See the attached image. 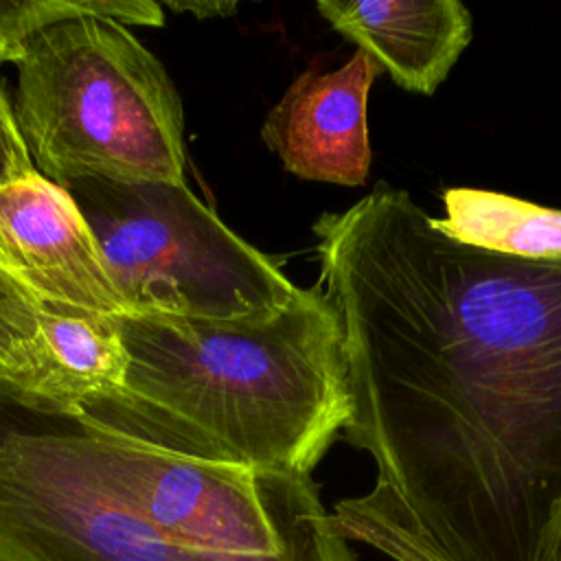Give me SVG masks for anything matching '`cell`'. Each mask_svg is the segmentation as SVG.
Masks as SVG:
<instances>
[{"label": "cell", "mask_w": 561, "mask_h": 561, "mask_svg": "<svg viewBox=\"0 0 561 561\" xmlns=\"http://www.w3.org/2000/svg\"><path fill=\"white\" fill-rule=\"evenodd\" d=\"M44 305L0 265V381L28 388L44 359Z\"/></svg>", "instance_id": "obj_12"}, {"label": "cell", "mask_w": 561, "mask_h": 561, "mask_svg": "<svg viewBox=\"0 0 561 561\" xmlns=\"http://www.w3.org/2000/svg\"><path fill=\"white\" fill-rule=\"evenodd\" d=\"M320 15L381 72L414 94H434L473 35L458 0H320Z\"/></svg>", "instance_id": "obj_8"}, {"label": "cell", "mask_w": 561, "mask_h": 561, "mask_svg": "<svg viewBox=\"0 0 561 561\" xmlns=\"http://www.w3.org/2000/svg\"><path fill=\"white\" fill-rule=\"evenodd\" d=\"M162 9H171L175 13H191L193 18L197 20H208V18H228L232 13H237L239 4L234 2H213V0H182V2H175V0H169L162 4Z\"/></svg>", "instance_id": "obj_14"}, {"label": "cell", "mask_w": 561, "mask_h": 561, "mask_svg": "<svg viewBox=\"0 0 561 561\" xmlns=\"http://www.w3.org/2000/svg\"><path fill=\"white\" fill-rule=\"evenodd\" d=\"M0 561H355L346 537L226 554L158 528L96 460L79 410L0 381Z\"/></svg>", "instance_id": "obj_4"}, {"label": "cell", "mask_w": 561, "mask_h": 561, "mask_svg": "<svg viewBox=\"0 0 561 561\" xmlns=\"http://www.w3.org/2000/svg\"><path fill=\"white\" fill-rule=\"evenodd\" d=\"M344 337V440L375 484L331 515L392 561H557L561 263L460 243L377 182L313 221Z\"/></svg>", "instance_id": "obj_1"}, {"label": "cell", "mask_w": 561, "mask_h": 561, "mask_svg": "<svg viewBox=\"0 0 561 561\" xmlns=\"http://www.w3.org/2000/svg\"><path fill=\"white\" fill-rule=\"evenodd\" d=\"M77 18L162 26L164 9L151 0H0V64H18L42 31Z\"/></svg>", "instance_id": "obj_11"}, {"label": "cell", "mask_w": 561, "mask_h": 561, "mask_svg": "<svg viewBox=\"0 0 561 561\" xmlns=\"http://www.w3.org/2000/svg\"><path fill=\"white\" fill-rule=\"evenodd\" d=\"M0 265L44 307L129 313L75 197L39 171L0 182Z\"/></svg>", "instance_id": "obj_6"}, {"label": "cell", "mask_w": 561, "mask_h": 561, "mask_svg": "<svg viewBox=\"0 0 561 561\" xmlns=\"http://www.w3.org/2000/svg\"><path fill=\"white\" fill-rule=\"evenodd\" d=\"M35 171L24 138L18 129L13 105L0 85V182Z\"/></svg>", "instance_id": "obj_13"}, {"label": "cell", "mask_w": 561, "mask_h": 561, "mask_svg": "<svg viewBox=\"0 0 561 561\" xmlns=\"http://www.w3.org/2000/svg\"><path fill=\"white\" fill-rule=\"evenodd\" d=\"M15 66L13 112L35 171L59 186L83 178L186 182L182 99L129 26L59 22Z\"/></svg>", "instance_id": "obj_3"}, {"label": "cell", "mask_w": 561, "mask_h": 561, "mask_svg": "<svg viewBox=\"0 0 561 561\" xmlns=\"http://www.w3.org/2000/svg\"><path fill=\"white\" fill-rule=\"evenodd\" d=\"M83 213L129 313L232 320L285 305L298 287L230 230L186 182L83 178Z\"/></svg>", "instance_id": "obj_5"}, {"label": "cell", "mask_w": 561, "mask_h": 561, "mask_svg": "<svg viewBox=\"0 0 561 561\" xmlns=\"http://www.w3.org/2000/svg\"><path fill=\"white\" fill-rule=\"evenodd\" d=\"M116 327L125 383L77 410L151 447L311 476L351 419L342 324L318 283L245 318L127 313Z\"/></svg>", "instance_id": "obj_2"}, {"label": "cell", "mask_w": 561, "mask_h": 561, "mask_svg": "<svg viewBox=\"0 0 561 561\" xmlns=\"http://www.w3.org/2000/svg\"><path fill=\"white\" fill-rule=\"evenodd\" d=\"M557 561H561V552H559V559Z\"/></svg>", "instance_id": "obj_15"}, {"label": "cell", "mask_w": 561, "mask_h": 561, "mask_svg": "<svg viewBox=\"0 0 561 561\" xmlns=\"http://www.w3.org/2000/svg\"><path fill=\"white\" fill-rule=\"evenodd\" d=\"M443 204L447 215L434 221L447 237L489 252L561 263V210L469 186L445 188Z\"/></svg>", "instance_id": "obj_10"}, {"label": "cell", "mask_w": 561, "mask_h": 561, "mask_svg": "<svg viewBox=\"0 0 561 561\" xmlns=\"http://www.w3.org/2000/svg\"><path fill=\"white\" fill-rule=\"evenodd\" d=\"M42 333V368L24 390L77 410L90 399L123 388L127 351L116 318L44 307Z\"/></svg>", "instance_id": "obj_9"}, {"label": "cell", "mask_w": 561, "mask_h": 561, "mask_svg": "<svg viewBox=\"0 0 561 561\" xmlns=\"http://www.w3.org/2000/svg\"><path fill=\"white\" fill-rule=\"evenodd\" d=\"M379 75L362 50L337 70L300 72L263 121L265 147L296 178L362 186L373 160L368 92Z\"/></svg>", "instance_id": "obj_7"}]
</instances>
